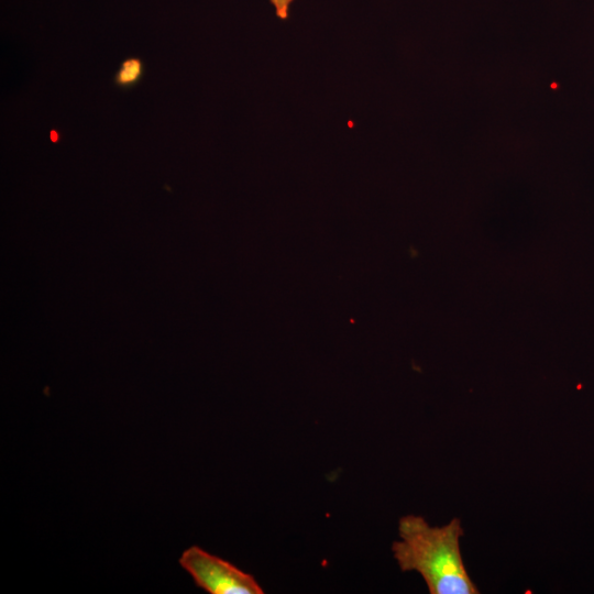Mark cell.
<instances>
[{"instance_id": "1", "label": "cell", "mask_w": 594, "mask_h": 594, "mask_svg": "<svg viewBox=\"0 0 594 594\" xmlns=\"http://www.w3.org/2000/svg\"><path fill=\"white\" fill-rule=\"evenodd\" d=\"M398 536L392 544L394 559L403 572H418L430 594L479 593L462 559L459 518L433 527L421 516L407 515L398 521Z\"/></svg>"}, {"instance_id": "2", "label": "cell", "mask_w": 594, "mask_h": 594, "mask_svg": "<svg viewBox=\"0 0 594 594\" xmlns=\"http://www.w3.org/2000/svg\"><path fill=\"white\" fill-rule=\"evenodd\" d=\"M179 564L195 584L210 594H263L255 578L198 546L186 549Z\"/></svg>"}, {"instance_id": "3", "label": "cell", "mask_w": 594, "mask_h": 594, "mask_svg": "<svg viewBox=\"0 0 594 594\" xmlns=\"http://www.w3.org/2000/svg\"><path fill=\"white\" fill-rule=\"evenodd\" d=\"M143 74V64L139 58H128L125 59L117 76L116 81L120 86H131L139 81Z\"/></svg>"}, {"instance_id": "4", "label": "cell", "mask_w": 594, "mask_h": 594, "mask_svg": "<svg viewBox=\"0 0 594 594\" xmlns=\"http://www.w3.org/2000/svg\"><path fill=\"white\" fill-rule=\"evenodd\" d=\"M270 2L275 9L277 18H279L280 20L288 19L289 7L293 0H270Z\"/></svg>"}]
</instances>
